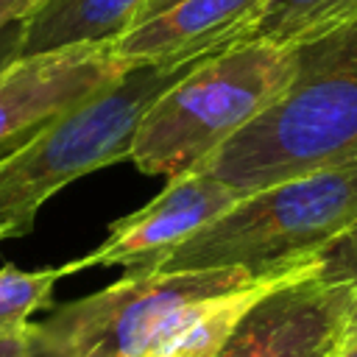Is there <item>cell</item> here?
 <instances>
[{"label": "cell", "instance_id": "1", "mask_svg": "<svg viewBox=\"0 0 357 357\" xmlns=\"http://www.w3.org/2000/svg\"><path fill=\"white\" fill-rule=\"evenodd\" d=\"M206 56L212 53L139 61L123 78L0 156V243L28 234L36 212L61 187L128 159L131 137L145 109Z\"/></svg>", "mask_w": 357, "mask_h": 357}, {"label": "cell", "instance_id": "2", "mask_svg": "<svg viewBox=\"0 0 357 357\" xmlns=\"http://www.w3.org/2000/svg\"><path fill=\"white\" fill-rule=\"evenodd\" d=\"M293 78L290 45L243 42L206 56L145 109L131 137L128 162L165 178L198 170Z\"/></svg>", "mask_w": 357, "mask_h": 357}, {"label": "cell", "instance_id": "3", "mask_svg": "<svg viewBox=\"0 0 357 357\" xmlns=\"http://www.w3.org/2000/svg\"><path fill=\"white\" fill-rule=\"evenodd\" d=\"M354 220L357 156L243 195L165 254L153 271L243 268L254 276L276 273L312 262Z\"/></svg>", "mask_w": 357, "mask_h": 357}, {"label": "cell", "instance_id": "4", "mask_svg": "<svg viewBox=\"0 0 357 357\" xmlns=\"http://www.w3.org/2000/svg\"><path fill=\"white\" fill-rule=\"evenodd\" d=\"M357 156V67L296 78L198 170L240 195Z\"/></svg>", "mask_w": 357, "mask_h": 357}, {"label": "cell", "instance_id": "5", "mask_svg": "<svg viewBox=\"0 0 357 357\" xmlns=\"http://www.w3.org/2000/svg\"><path fill=\"white\" fill-rule=\"evenodd\" d=\"M254 279L259 276L243 268L123 273L114 284L31 324L33 351L39 357H145L178 307Z\"/></svg>", "mask_w": 357, "mask_h": 357}, {"label": "cell", "instance_id": "6", "mask_svg": "<svg viewBox=\"0 0 357 357\" xmlns=\"http://www.w3.org/2000/svg\"><path fill=\"white\" fill-rule=\"evenodd\" d=\"M351 315L354 287L310 262L243 315L218 357H332L349 337Z\"/></svg>", "mask_w": 357, "mask_h": 357}, {"label": "cell", "instance_id": "7", "mask_svg": "<svg viewBox=\"0 0 357 357\" xmlns=\"http://www.w3.org/2000/svg\"><path fill=\"white\" fill-rule=\"evenodd\" d=\"M243 195L212 178L204 170L167 178L165 190L142 209L112 223L106 240L89 254L61 265L64 276L84 268H126V276L151 273L153 265L181 245L187 237L201 231Z\"/></svg>", "mask_w": 357, "mask_h": 357}, {"label": "cell", "instance_id": "8", "mask_svg": "<svg viewBox=\"0 0 357 357\" xmlns=\"http://www.w3.org/2000/svg\"><path fill=\"white\" fill-rule=\"evenodd\" d=\"M131 67L112 45H78L11 61L0 73V148L20 145Z\"/></svg>", "mask_w": 357, "mask_h": 357}, {"label": "cell", "instance_id": "9", "mask_svg": "<svg viewBox=\"0 0 357 357\" xmlns=\"http://www.w3.org/2000/svg\"><path fill=\"white\" fill-rule=\"evenodd\" d=\"M262 3L265 0H178L126 28L112 42V50L126 64L215 53L240 45Z\"/></svg>", "mask_w": 357, "mask_h": 357}, {"label": "cell", "instance_id": "10", "mask_svg": "<svg viewBox=\"0 0 357 357\" xmlns=\"http://www.w3.org/2000/svg\"><path fill=\"white\" fill-rule=\"evenodd\" d=\"M310 262L287 268V271L265 273L248 284H240V287H231V290H223L215 296H204V298H195V301L178 307L145 357H218V351L231 337V332L243 321V315L268 290H273L279 282H284L287 276H293L296 271H301Z\"/></svg>", "mask_w": 357, "mask_h": 357}, {"label": "cell", "instance_id": "11", "mask_svg": "<svg viewBox=\"0 0 357 357\" xmlns=\"http://www.w3.org/2000/svg\"><path fill=\"white\" fill-rule=\"evenodd\" d=\"M151 0H45L25 22L20 59L78 45H112Z\"/></svg>", "mask_w": 357, "mask_h": 357}, {"label": "cell", "instance_id": "12", "mask_svg": "<svg viewBox=\"0 0 357 357\" xmlns=\"http://www.w3.org/2000/svg\"><path fill=\"white\" fill-rule=\"evenodd\" d=\"M357 11V0H265L243 42L296 45Z\"/></svg>", "mask_w": 357, "mask_h": 357}, {"label": "cell", "instance_id": "13", "mask_svg": "<svg viewBox=\"0 0 357 357\" xmlns=\"http://www.w3.org/2000/svg\"><path fill=\"white\" fill-rule=\"evenodd\" d=\"M61 276V265L42 271H20L14 265L0 268V337L20 335L31 326V315L50 304Z\"/></svg>", "mask_w": 357, "mask_h": 357}, {"label": "cell", "instance_id": "14", "mask_svg": "<svg viewBox=\"0 0 357 357\" xmlns=\"http://www.w3.org/2000/svg\"><path fill=\"white\" fill-rule=\"evenodd\" d=\"M290 47L296 59V78L357 67V11Z\"/></svg>", "mask_w": 357, "mask_h": 357}, {"label": "cell", "instance_id": "15", "mask_svg": "<svg viewBox=\"0 0 357 357\" xmlns=\"http://www.w3.org/2000/svg\"><path fill=\"white\" fill-rule=\"evenodd\" d=\"M318 271L324 276H332V279H346L351 287H354V315H351V329L349 335L357 337V220L340 231L318 257Z\"/></svg>", "mask_w": 357, "mask_h": 357}, {"label": "cell", "instance_id": "16", "mask_svg": "<svg viewBox=\"0 0 357 357\" xmlns=\"http://www.w3.org/2000/svg\"><path fill=\"white\" fill-rule=\"evenodd\" d=\"M45 0H0V31L14 22H25Z\"/></svg>", "mask_w": 357, "mask_h": 357}, {"label": "cell", "instance_id": "17", "mask_svg": "<svg viewBox=\"0 0 357 357\" xmlns=\"http://www.w3.org/2000/svg\"><path fill=\"white\" fill-rule=\"evenodd\" d=\"M20 42H22V22L6 25L0 31V73L20 59Z\"/></svg>", "mask_w": 357, "mask_h": 357}, {"label": "cell", "instance_id": "18", "mask_svg": "<svg viewBox=\"0 0 357 357\" xmlns=\"http://www.w3.org/2000/svg\"><path fill=\"white\" fill-rule=\"evenodd\" d=\"M0 357H33V337L31 326L20 335H6L0 337Z\"/></svg>", "mask_w": 357, "mask_h": 357}, {"label": "cell", "instance_id": "19", "mask_svg": "<svg viewBox=\"0 0 357 357\" xmlns=\"http://www.w3.org/2000/svg\"><path fill=\"white\" fill-rule=\"evenodd\" d=\"M173 3H178V0H151V3L145 6V11H142V14H139V17L134 20V22H139V20H145V17H151V14H156V11H162V8H167V6H173ZM134 22H131V25H134ZM131 25H128V28H131Z\"/></svg>", "mask_w": 357, "mask_h": 357}, {"label": "cell", "instance_id": "20", "mask_svg": "<svg viewBox=\"0 0 357 357\" xmlns=\"http://www.w3.org/2000/svg\"><path fill=\"white\" fill-rule=\"evenodd\" d=\"M332 357H357V337H346L340 346H337V351L332 354Z\"/></svg>", "mask_w": 357, "mask_h": 357}, {"label": "cell", "instance_id": "21", "mask_svg": "<svg viewBox=\"0 0 357 357\" xmlns=\"http://www.w3.org/2000/svg\"><path fill=\"white\" fill-rule=\"evenodd\" d=\"M33 357H39V354H36V351H33Z\"/></svg>", "mask_w": 357, "mask_h": 357}]
</instances>
